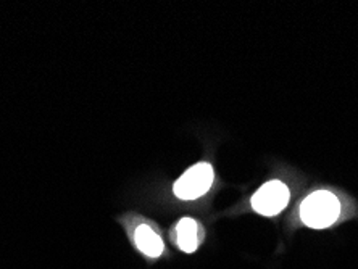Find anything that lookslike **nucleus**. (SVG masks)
Returning <instances> with one entry per match:
<instances>
[{
    "label": "nucleus",
    "mask_w": 358,
    "mask_h": 269,
    "mask_svg": "<svg viewBox=\"0 0 358 269\" xmlns=\"http://www.w3.org/2000/svg\"><path fill=\"white\" fill-rule=\"evenodd\" d=\"M289 198H291V194L286 184L271 181L263 184L252 197V208L263 216H275L287 207Z\"/></svg>",
    "instance_id": "obj_3"
},
{
    "label": "nucleus",
    "mask_w": 358,
    "mask_h": 269,
    "mask_svg": "<svg viewBox=\"0 0 358 269\" xmlns=\"http://www.w3.org/2000/svg\"><path fill=\"white\" fill-rule=\"evenodd\" d=\"M175 237L179 249L186 253H194L203 240V231L196 219L182 218L176 224Z\"/></svg>",
    "instance_id": "obj_4"
},
{
    "label": "nucleus",
    "mask_w": 358,
    "mask_h": 269,
    "mask_svg": "<svg viewBox=\"0 0 358 269\" xmlns=\"http://www.w3.org/2000/svg\"><path fill=\"white\" fill-rule=\"evenodd\" d=\"M134 242L136 245H138L139 252L144 253V255L149 258H159L163 250H165L162 237L147 224H141L139 228L136 229Z\"/></svg>",
    "instance_id": "obj_5"
},
{
    "label": "nucleus",
    "mask_w": 358,
    "mask_h": 269,
    "mask_svg": "<svg viewBox=\"0 0 358 269\" xmlns=\"http://www.w3.org/2000/svg\"><path fill=\"white\" fill-rule=\"evenodd\" d=\"M213 168L208 163L189 168L175 182V195L181 200H196L210 191L213 184Z\"/></svg>",
    "instance_id": "obj_2"
},
{
    "label": "nucleus",
    "mask_w": 358,
    "mask_h": 269,
    "mask_svg": "<svg viewBox=\"0 0 358 269\" xmlns=\"http://www.w3.org/2000/svg\"><path fill=\"white\" fill-rule=\"evenodd\" d=\"M341 215V203L334 194L318 191L308 195L300 207V219L313 229H324L333 226Z\"/></svg>",
    "instance_id": "obj_1"
}]
</instances>
